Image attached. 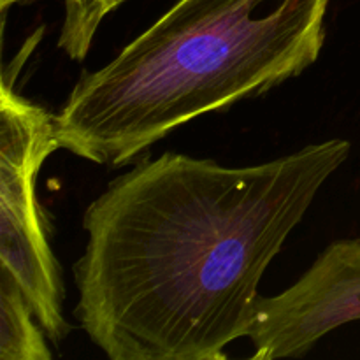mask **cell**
<instances>
[{"label":"cell","mask_w":360,"mask_h":360,"mask_svg":"<svg viewBox=\"0 0 360 360\" xmlns=\"http://www.w3.org/2000/svg\"><path fill=\"white\" fill-rule=\"evenodd\" d=\"M60 150L55 116L21 97L4 76L0 94V267L23 290L51 343L69 333L63 285L49 248L35 181L46 158Z\"/></svg>","instance_id":"3"},{"label":"cell","mask_w":360,"mask_h":360,"mask_svg":"<svg viewBox=\"0 0 360 360\" xmlns=\"http://www.w3.org/2000/svg\"><path fill=\"white\" fill-rule=\"evenodd\" d=\"M333 0H179L55 115L60 150L112 169L178 127L297 77L319 60Z\"/></svg>","instance_id":"2"},{"label":"cell","mask_w":360,"mask_h":360,"mask_svg":"<svg viewBox=\"0 0 360 360\" xmlns=\"http://www.w3.org/2000/svg\"><path fill=\"white\" fill-rule=\"evenodd\" d=\"M65 16L58 37V48L72 60H83L90 51L95 34L109 13L127 0H63Z\"/></svg>","instance_id":"6"},{"label":"cell","mask_w":360,"mask_h":360,"mask_svg":"<svg viewBox=\"0 0 360 360\" xmlns=\"http://www.w3.org/2000/svg\"><path fill=\"white\" fill-rule=\"evenodd\" d=\"M46 340L18 281L0 267V360H51Z\"/></svg>","instance_id":"5"},{"label":"cell","mask_w":360,"mask_h":360,"mask_svg":"<svg viewBox=\"0 0 360 360\" xmlns=\"http://www.w3.org/2000/svg\"><path fill=\"white\" fill-rule=\"evenodd\" d=\"M360 320V239L327 246L290 288L260 295L250 341L255 360L302 357L316 341Z\"/></svg>","instance_id":"4"},{"label":"cell","mask_w":360,"mask_h":360,"mask_svg":"<svg viewBox=\"0 0 360 360\" xmlns=\"http://www.w3.org/2000/svg\"><path fill=\"white\" fill-rule=\"evenodd\" d=\"M25 2H34V0H0V9L6 14V11L9 9V6H14V4H25Z\"/></svg>","instance_id":"7"},{"label":"cell","mask_w":360,"mask_h":360,"mask_svg":"<svg viewBox=\"0 0 360 360\" xmlns=\"http://www.w3.org/2000/svg\"><path fill=\"white\" fill-rule=\"evenodd\" d=\"M352 144L329 139L227 167L162 153L88 206L76 319L111 360H224L248 338L259 285Z\"/></svg>","instance_id":"1"}]
</instances>
